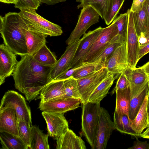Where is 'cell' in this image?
I'll use <instances>...</instances> for the list:
<instances>
[{"label":"cell","instance_id":"obj_1","mask_svg":"<svg viewBox=\"0 0 149 149\" xmlns=\"http://www.w3.org/2000/svg\"><path fill=\"white\" fill-rule=\"evenodd\" d=\"M21 57L12 76L15 88L24 94L30 102L52 81L50 74L52 67L40 64L33 56L27 54Z\"/></svg>","mask_w":149,"mask_h":149},{"label":"cell","instance_id":"obj_2","mask_svg":"<svg viewBox=\"0 0 149 149\" xmlns=\"http://www.w3.org/2000/svg\"><path fill=\"white\" fill-rule=\"evenodd\" d=\"M0 33L4 44L16 55H27L26 38L19 13L10 12L0 16Z\"/></svg>","mask_w":149,"mask_h":149},{"label":"cell","instance_id":"obj_3","mask_svg":"<svg viewBox=\"0 0 149 149\" xmlns=\"http://www.w3.org/2000/svg\"><path fill=\"white\" fill-rule=\"evenodd\" d=\"M82 104V131L92 148L95 140L101 107L100 103L88 102Z\"/></svg>","mask_w":149,"mask_h":149},{"label":"cell","instance_id":"obj_4","mask_svg":"<svg viewBox=\"0 0 149 149\" xmlns=\"http://www.w3.org/2000/svg\"><path fill=\"white\" fill-rule=\"evenodd\" d=\"M7 108L15 110L18 122L24 120L32 125L30 109L24 97L18 93L9 90L5 93L1 100L0 109Z\"/></svg>","mask_w":149,"mask_h":149},{"label":"cell","instance_id":"obj_5","mask_svg":"<svg viewBox=\"0 0 149 149\" xmlns=\"http://www.w3.org/2000/svg\"><path fill=\"white\" fill-rule=\"evenodd\" d=\"M100 15L97 11L90 6L81 10L77 24L66 41L69 45L79 39L87 30L93 25L99 22Z\"/></svg>","mask_w":149,"mask_h":149},{"label":"cell","instance_id":"obj_6","mask_svg":"<svg viewBox=\"0 0 149 149\" xmlns=\"http://www.w3.org/2000/svg\"><path fill=\"white\" fill-rule=\"evenodd\" d=\"M118 34L117 27L113 22L108 26L103 28L84 57L83 64L92 63L95 58L102 52L111 40Z\"/></svg>","mask_w":149,"mask_h":149},{"label":"cell","instance_id":"obj_7","mask_svg":"<svg viewBox=\"0 0 149 149\" xmlns=\"http://www.w3.org/2000/svg\"><path fill=\"white\" fill-rule=\"evenodd\" d=\"M109 73L106 68L103 67L89 76L77 79L82 104L88 102L91 95Z\"/></svg>","mask_w":149,"mask_h":149},{"label":"cell","instance_id":"obj_8","mask_svg":"<svg viewBox=\"0 0 149 149\" xmlns=\"http://www.w3.org/2000/svg\"><path fill=\"white\" fill-rule=\"evenodd\" d=\"M116 129L108 111L101 107L95 140L92 149H105L111 135Z\"/></svg>","mask_w":149,"mask_h":149},{"label":"cell","instance_id":"obj_9","mask_svg":"<svg viewBox=\"0 0 149 149\" xmlns=\"http://www.w3.org/2000/svg\"><path fill=\"white\" fill-rule=\"evenodd\" d=\"M128 14V24L126 42L128 62L130 67L134 68L139 61L140 44L138 36L134 24L132 12L130 9L127 11Z\"/></svg>","mask_w":149,"mask_h":149},{"label":"cell","instance_id":"obj_10","mask_svg":"<svg viewBox=\"0 0 149 149\" xmlns=\"http://www.w3.org/2000/svg\"><path fill=\"white\" fill-rule=\"evenodd\" d=\"M19 13L34 22L42 33L50 36H56L63 33L61 26L43 17L36 13L35 9L27 8L20 10Z\"/></svg>","mask_w":149,"mask_h":149},{"label":"cell","instance_id":"obj_11","mask_svg":"<svg viewBox=\"0 0 149 149\" xmlns=\"http://www.w3.org/2000/svg\"><path fill=\"white\" fill-rule=\"evenodd\" d=\"M129 67L128 64L127 43L124 42L115 50L108 59L104 67L109 73L120 75Z\"/></svg>","mask_w":149,"mask_h":149},{"label":"cell","instance_id":"obj_12","mask_svg":"<svg viewBox=\"0 0 149 149\" xmlns=\"http://www.w3.org/2000/svg\"><path fill=\"white\" fill-rule=\"evenodd\" d=\"M81 103L80 99L70 97L62 98L40 102L38 108L42 111L64 113L78 108Z\"/></svg>","mask_w":149,"mask_h":149},{"label":"cell","instance_id":"obj_13","mask_svg":"<svg viewBox=\"0 0 149 149\" xmlns=\"http://www.w3.org/2000/svg\"><path fill=\"white\" fill-rule=\"evenodd\" d=\"M42 114L47 125L48 134L54 139L56 140L69 128L64 113L42 111Z\"/></svg>","mask_w":149,"mask_h":149},{"label":"cell","instance_id":"obj_14","mask_svg":"<svg viewBox=\"0 0 149 149\" xmlns=\"http://www.w3.org/2000/svg\"><path fill=\"white\" fill-rule=\"evenodd\" d=\"M80 39L68 45L65 52L52 67L50 77L52 81L71 68L73 58L80 42Z\"/></svg>","mask_w":149,"mask_h":149},{"label":"cell","instance_id":"obj_15","mask_svg":"<svg viewBox=\"0 0 149 149\" xmlns=\"http://www.w3.org/2000/svg\"><path fill=\"white\" fill-rule=\"evenodd\" d=\"M102 29V27L100 26L84 34L83 37L80 39L79 43L71 64V68L83 64L84 57L91 48Z\"/></svg>","mask_w":149,"mask_h":149},{"label":"cell","instance_id":"obj_16","mask_svg":"<svg viewBox=\"0 0 149 149\" xmlns=\"http://www.w3.org/2000/svg\"><path fill=\"white\" fill-rule=\"evenodd\" d=\"M18 62L16 54L4 44L0 45V85L12 75Z\"/></svg>","mask_w":149,"mask_h":149},{"label":"cell","instance_id":"obj_17","mask_svg":"<svg viewBox=\"0 0 149 149\" xmlns=\"http://www.w3.org/2000/svg\"><path fill=\"white\" fill-rule=\"evenodd\" d=\"M21 17L22 29L26 38L28 54L33 56L46 44V38L48 35L28 28Z\"/></svg>","mask_w":149,"mask_h":149},{"label":"cell","instance_id":"obj_18","mask_svg":"<svg viewBox=\"0 0 149 149\" xmlns=\"http://www.w3.org/2000/svg\"><path fill=\"white\" fill-rule=\"evenodd\" d=\"M123 72L130 83L132 98L143 88L149 81V77L140 67L132 68L129 67Z\"/></svg>","mask_w":149,"mask_h":149},{"label":"cell","instance_id":"obj_19","mask_svg":"<svg viewBox=\"0 0 149 149\" xmlns=\"http://www.w3.org/2000/svg\"><path fill=\"white\" fill-rule=\"evenodd\" d=\"M18 122L15 110L12 108L0 109V132L19 136Z\"/></svg>","mask_w":149,"mask_h":149},{"label":"cell","instance_id":"obj_20","mask_svg":"<svg viewBox=\"0 0 149 149\" xmlns=\"http://www.w3.org/2000/svg\"><path fill=\"white\" fill-rule=\"evenodd\" d=\"M56 149H86L85 143L80 136L67 128L56 140Z\"/></svg>","mask_w":149,"mask_h":149},{"label":"cell","instance_id":"obj_21","mask_svg":"<svg viewBox=\"0 0 149 149\" xmlns=\"http://www.w3.org/2000/svg\"><path fill=\"white\" fill-rule=\"evenodd\" d=\"M64 80H53L41 90L39 96L40 103L65 97Z\"/></svg>","mask_w":149,"mask_h":149},{"label":"cell","instance_id":"obj_22","mask_svg":"<svg viewBox=\"0 0 149 149\" xmlns=\"http://www.w3.org/2000/svg\"><path fill=\"white\" fill-rule=\"evenodd\" d=\"M116 101L115 111L119 115L126 114L129 116L131 99L130 86L122 90L116 91Z\"/></svg>","mask_w":149,"mask_h":149},{"label":"cell","instance_id":"obj_23","mask_svg":"<svg viewBox=\"0 0 149 149\" xmlns=\"http://www.w3.org/2000/svg\"><path fill=\"white\" fill-rule=\"evenodd\" d=\"M116 78L114 74L109 73L91 95L88 102L100 103L106 96Z\"/></svg>","mask_w":149,"mask_h":149},{"label":"cell","instance_id":"obj_24","mask_svg":"<svg viewBox=\"0 0 149 149\" xmlns=\"http://www.w3.org/2000/svg\"><path fill=\"white\" fill-rule=\"evenodd\" d=\"M147 95L145 97L134 119L132 121V127L138 136L148 127V120L147 110Z\"/></svg>","mask_w":149,"mask_h":149},{"label":"cell","instance_id":"obj_25","mask_svg":"<svg viewBox=\"0 0 149 149\" xmlns=\"http://www.w3.org/2000/svg\"><path fill=\"white\" fill-rule=\"evenodd\" d=\"M124 42L118 34L111 40L102 52L95 58L92 63L98 64L104 67L116 49Z\"/></svg>","mask_w":149,"mask_h":149},{"label":"cell","instance_id":"obj_26","mask_svg":"<svg viewBox=\"0 0 149 149\" xmlns=\"http://www.w3.org/2000/svg\"><path fill=\"white\" fill-rule=\"evenodd\" d=\"M0 142L3 149H28L19 136L4 132H0Z\"/></svg>","mask_w":149,"mask_h":149},{"label":"cell","instance_id":"obj_27","mask_svg":"<svg viewBox=\"0 0 149 149\" xmlns=\"http://www.w3.org/2000/svg\"><path fill=\"white\" fill-rule=\"evenodd\" d=\"M113 122L116 129L120 132L135 137L138 136L132 127V121L129 116L126 114H118L115 111Z\"/></svg>","mask_w":149,"mask_h":149},{"label":"cell","instance_id":"obj_28","mask_svg":"<svg viewBox=\"0 0 149 149\" xmlns=\"http://www.w3.org/2000/svg\"><path fill=\"white\" fill-rule=\"evenodd\" d=\"M48 134H45L36 125H32L31 149H49Z\"/></svg>","mask_w":149,"mask_h":149},{"label":"cell","instance_id":"obj_29","mask_svg":"<svg viewBox=\"0 0 149 149\" xmlns=\"http://www.w3.org/2000/svg\"><path fill=\"white\" fill-rule=\"evenodd\" d=\"M149 90V81L143 88L132 97L130 105L129 117L132 121L135 117Z\"/></svg>","mask_w":149,"mask_h":149},{"label":"cell","instance_id":"obj_30","mask_svg":"<svg viewBox=\"0 0 149 149\" xmlns=\"http://www.w3.org/2000/svg\"><path fill=\"white\" fill-rule=\"evenodd\" d=\"M134 24L138 37L146 31L148 24L146 1L139 11L132 13Z\"/></svg>","mask_w":149,"mask_h":149},{"label":"cell","instance_id":"obj_31","mask_svg":"<svg viewBox=\"0 0 149 149\" xmlns=\"http://www.w3.org/2000/svg\"><path fill=\"white\" fill-rule=\"evenodd\" d=\"M33 56L38 63L43 66L52 67L57 61L55 56L46 44Z\"/></svg>","mask_w":149,"mask_h":149},{"label":"cell","instance_id":"obj_32","mask_svg":"<svg viewBox=\"0 0 149 149\" xmlns=\"http://www.w3.org/2000/svg\"><path fill=\"white\" fill-rule=\"evenodd\" d=\"M110 0H76L80 3L77 6L78 9L90 6L98 13L103 19L109 8Z\"/></svg>","mask_w":149,"mask_h":149},{"label":"cell","instance_id":"obj_33","mask_svg":"<svg viewBox=\"0 0 149 149\" xmlns=\"http://www.w3.org/2000/svg\"><path fill=\"white\" fill-rule=\"evenodd\" d=\"M32 125L30 123L24 120L18 122L19 136L29 149L30 147L31 142Z\"/></svg>","mask_w":149,"mask_h":149},{"label":"cell","instance_id":"obj_34","mask_svg":"<svg viewBox=\"0 0 149 149\" xmlns=\"http://www.w3.org/2000/svg\"><path fill=\"white\" fill-rule=\"evenodd\" d=\"M125 0H110L107 12L104 19L106 24L109 25L116 18Z\"/></svg>","mask_w":149,"mask_h":149},{"label":"cell","instance_id":"obj_35","mask_svg":"<svg viewBox=\"0 0 149 149\" xmlns=\"http://www.w3.org/2000/svg\"><path fill=\"white\" fill-rule=\"evenodd\" d=\"M128 14L126 13L120 14L113 21L117 26L118 30V35L123 41L126 42L128 24Z\"/></svg>","mask_w":149,"mask_h":149},{"label":"cell","instance_id":"obj_36","mask_svg":"<svg viewBox=\"0 0 149 149\" xmlns=\"http://www.w3.org/2000/svg\"><path fill=\"white\" fill-rule=\"evenodd\" d=\"M64 84L65 90V97L80 99V95L77 87V80L72 76L65 80Z\"/></svg>","mask_w":149,"mask_h":149},{"label":"cell","instance_id":"obj_37","mask_svg":"<svg viewBox=\"0 0 149 149\" xmlns=\"http://www.w3.org/2000/svg\"><path fill=\"white\" fill-rule=\"evenodd\" d=\"M103 67L101 65L94 63H88L79 69L72 77L76 79L89 76L100 69Z\"/></svg>","mask_w":149,"mask_h":149},{"label":"cell","instance_id":"obj_38","mask_svg":"<svg viewBox=\"0 0 149 149\" xmlns=\"http://www.w3.org/2000/svg\"><path fill=\"white\" fill-rule=\"evenodd\" d=\"M40 3L38 0H17L14 5L15 8L20 10L27 8L38 9L40 6Z\"/></svg>","mask_w":149,"mask_h":149},{"label":"cell","instance_id":"obj_39","mask_svg":"<svg viewBox=\"0 0 149 149\" xmlns=\"http://www.w3.org/2000/svg\"><path fill=\"white\" fill-rule=\"evenodd\" d=\"M130 86V83L123 72L120 75L115 87L112 91L111 93L113 94L117 90L125 89Z\"/></svg>","mask_w":149,"mask_h":149},{"label":"cell","instance_id":"obj_40","mask_svg":"<svg viewBox=\"0 0 149 149\" xmlns=\"http://www.w3.org/2000/svg\"><path fill=\"white\" fill-rule=\"evenodd\" d=\"M88 63H83L80 65L71 68L59 75L54 80H64L72 76L79 69L86 66Z\"/></svg>","mask_w":149,"mask_h":149},{"label":"cell","instance_id":"obj_41","mask_svg":"<svg viewBox=\"0 0 149 149\" xmlns=\"http://www.w3.org/2000/svg\"><path fill=\"white\" fill-rule=\"evenodd\" d=\"M146 0H133L130 9L132 13L138 12L141 9Z\"/></svg>","mask_w":149,"mask_h":149},{"label":"cell","instance_id":"obj_42","mask_svg":"<svg viewBox=\"0 0 149 149\" xmlns=\"http://www.w3.org/2000/svg\"><path fill=\"white\" fill-rule=\"evenodd\" d=\"M149 144L147 141H141L137 139L134 142L133 146L129 149H148Z\"/></svg>","mask_w":149,"mask_h":149},{"label":"cell","instance_id":"obj_43","mask_svg":"<svg viewBox=\"0 0 149 149\" xmlns=\"http://www.w3.org/2000/svg\"><path fill=\"white\" fill-rule=\"evenodd\" d=\"M149 52V43L143 45H140L138 55L139 61L144 56Z\"/></svg>","mask_w":149,"mask_h":149},{"label":"cell","instance_id":"obj_44","mask_svg":"<svg viewBox=\"0 0 149 149\" xmlns=\"http://www.w3.org/2000/svg\"><path fill=\"white\" fill-rule=\"evenodd\" d=\"M40 4L45 3L48 5H53L58 3L65 2L66 0H38Z\"/></svg>","mask_w":149,"mask_h":149},{"label":"cell","instance_id":"obj_45","mask_svg":"<svg viewBox=\"0 0 149 149\" xmlns=\"http://www.w3.org/2000/svg\"><path fill=\"white\" fill-rule=\"evenodd\" d=\"M146 2L148 14V24L146 30L144 33L149 32V0H146Z\"/></svg>","mask_w":149,"mask_h":149},{"label":"cell","instance_id":"obj_46","mask_svg":"<svg viewBox=\"0 0 149 149\" xmlns=\"http://www.w3.org/2000/svg\"><path fill=\"white\" fill-rule=\"evenodd\" d=\"M140 67L144 70L149 78V61Z\"/></svg>","mask_w":149,"mask_h":149},{"label":"cell","instance_id":"obj_47","mask_svg":"<svg viewBox=\"0 0 149 149\" xmlns=\"http://www.w3.org/2000/svg\"><path fill=\"white\" fill-rule=\"evenodd\" d=\"M139 136L143 138L149 139V126L144 132L141 134Z\"/></svg>","mask_w":149,"mask_h":149},{"label":"cell","instance_id":"obj_48","mask_svg":"<svg viewBox=\"0 0 149 149\" xmlns=\"http://www.w3.org/2000/svg\"><path fill=\"white\" fill-rule=\"evenodd\" d=\"M1 2L7 4H14L15 5L17 2V0H0Z\"/></svg>","mask_w":149,"mask_h":149},{"label":"cell","instance_id":"obj_49","mask_svg":"<svg viewBox=\"0 0 149 149\" xmlns=\"http://www.w3.org/2000/svg\"><path fill=\"white\" fill-rule=\"evenodd\" d=\"M147 110L148 113V127L149 126V90H148V94L147 95Z\"/></svg>","mask_w":149,"mask_h":149},{"label":"cell","instance_id":"obj_50","mask_svg":"<svg viewBox=\"0 0 149 149\" xmlns=\"http://www.w3.org/2000/svg\"><path fill=\"white\" fill-rule=\"evenodd\" d=\"M143 34L146 38L147 40L146 44L149 43V32L144 33Z\"/></svg>","mask_w":149,"mask_h":149},{"label":"cell","instance_id":"obj_51","mask_svg":"<svg viewBox=\"0 0 149 149\" xmlns=\"http://www.w3.org/2000/svg\"><path fill=\"white\" fill-rule=\"evenodd\" d=\"M148 149H149V146H148Z\"/></svg>","mask_w":149,"mask_h":149}]
</instances>
